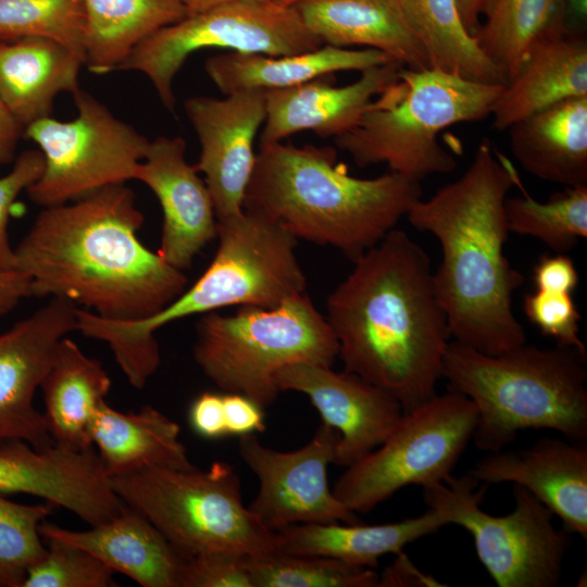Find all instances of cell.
I'll list each match as a JSON object with an SVG mask.
<instances>
[{
  "label": "cell",
  "instance_id": "cell-1",
  "mask_svg": "<svg viewBox=\"0 0 587 587\" xmlns=\"http://www.w3.org/2000/svg\"><path fill=\"white\" fill-rule=\"evenodd\" d=\"M143 214L125 184L42 208L14 248L32 297H58L108 320L138 321L174 301L187 278L138 238Z\"/></svg>",
  "mask_w": 587,
  "mask_h": 587
},
{
  "label": "cell",
  "instance_id": "cell-2",
  "mask_svg": "<svg viewBox=\"0 0 587 587\" xmlns=\"http://www.w3.org/2000/svg\"><path fill=\"white\" fill-rule=\"evenodd\" d=\"M326 299L344 370L394 395L408 413L434 397L450 341L427 252L391 229L353 261Z\"/></svg>",
  "mask_w": 587,
  "mask_h": 587
},
{
  "label": "cell",
  "instance_id": "cell-3",
  "mask_svg": "<svg viewBox=\"0 0 587 587\" xmlns=\"http://www.w3.org/2000/svg\"><path fill=\"white\" fill-rule=\"evenodd\" d=\"M521 185L509 158L483 139L458 179L414 202L405 215L440 245L441 261L433 278L450 336L487 354L526 342L512 308L524 277L504 254L510 233L504 202Z\"/></svg>",
  "mask_w": 587,
  "mask_h": 587
},
{
  "label": "cell",
  "instance_id": "cell-4",
  "mask_svg": "<svg viewBox=\"0 0 587 587\" xmlns=\"http://www.w3.org/2000/svg\"><path fill=\"white\" fill-rule=\"evenodd\" d=\"M336 152L261 143L243 207L297 240L333 247L353 261L396 228L422 198V187L392 172L352 176Z\"/></svg>",
  "mask_w": 587,
  "mask_h": 587
},
{
  "label": "cell",
  "instance_id": "cell-5",
  "mask_svg": "<svg viewBox=\"0 0 587 587\" xmlns=\"http://www.w3.org/2000/svg\"><path fill=\"white\" fill-rule=\"evenodd\" d=\"M216 239V252L202 275L154 315L113 321L77 310V332L105 342L134 388H143L160 366L155 333L165 325L234 305L274 308L307 292L298 240L277 224L243 210L217 222Z\"/></svg>",
  "mask_w": 587,
  "mask_h": 587
},
{
  "label": "cell",
  "instance_id": "cell-6",
  "mask_svg": "<svg viewBox=\"0 0 587 587\" xmlns=\"http://www.w3.org/2000/svg\"><path fill=\"white\" fill-rule=\"evenodd\" d=\"M441 375L448 389L475 404L472 439L482 451H500L527 428L552 429L576 442L587 439L586 353L576 348L525 342L487 354L452 340Z\"/></svg>",
  "mask_w": 587,
  "mask_h": 587
},
{
  "label": "cell",
  "instance_id": "cell-7",
  "mask_svg": "<svg viewBox=\"0 0 587 587\" xmlns=\"http://www.w3.org/2000/svg\"><path fill=\"white\" fill-rule=\"evenodd\" d=\"M503 86L432 67L402 66L398 80L334 142L360 167L383 163L389 172L416 182L449 174L455 170L457 160L439 143L438 134L449 126L489 116Z\"/></svg>",
  "mask_w": 587,
  "mask_h": 587
},
{
  "label": "cell",
  "instance_id": "cell-8",
  "mask_svg": "<svg viewBox=\"0 0 587 587\" xmlns=\"http://www.w3.org/2000/svg\"><path fill=\"white\" fill-rule=\"evenodd\" d=\"M338 352L325 314L307 292L274 308L208 312L195 325L192 354L202 373L223 391L263 409L282 391L275 379L280 370L298 363L333 366Z\"/></svg>",
  "mask_w": 587,
  "mask_h": 587
},
{
  "label": "cell",
  "instance_id": "cell-9",
  "mask_svg": "<svg viewBox=\"0 0 587 587\" xmlns=\"http://www.w3.org/2000/svg\"><path fill=\"white\" fill-rule=\"evenodd\" d=\"M114 492L145 515L183 559L209 553L262 558L278 551L277 534L243 504L234 467H148L110 477Z\"/></svg>",
  "mask_w": 587,
  "mask_h": 587
},
{
  "label": "cell",
  "instance_id": "cell-10",
  "mask_svg": "<svg viewBox=\"0 0 587 587\" xmlns=\"http://www.w3.org/2000/svg\"><path fill=\"white\" fill-rule=\"evenodd\" d=\"M469 473L423 487L429 509L447 524L466 529L478 560L498 587H554L570 547V533L558 529L553 513L535 496L514 485V509L492 515L480 508L487 484Z\"/></svg>",
  "mask_w": 587,
  "mask_h": 587
},
{
  "label": "cell",
  "instance_id": "cell-11",
  "mask_svg": "<svg viewBox=\"0 0 587 587\" xmlns=\"http://www.w3.org/2000/svg\"><path fill=\"white\" fill-rule=\"evenodd\" d=\"M475 404L448 389L404 413L372 452L336 480L335 497L354 513H367L410 486L444 483L473 437Z\"/></svg>",
  "mask_w": 587,
  "mask_h": 587
},
{
  "label": "cell",
  "instance_id": "cell-12",
  "mask_svg": "<svg viewBox=\"0 0 587 587\" xmlns=\"http://www.w3.org/2000/svg\"><path fill=\"white\" fill-rule=\"evenodd\" d=\"M323 45L294 5L273 0H236L157 30L139 42L117 70L143 73L165 109L174 112V78L195 51L223 48L280 57L304 53Z\"/></svg>",
  "mask_w": 587,
  "mask_h": 587
},
{
  "label": "cell",
  "instance_id": "cell-13",
  "mask_svg": "<svg viewBox=\"0 0 587 587\" xmlns=\"http://www.w3.org/2000/svg\"><path fill=\"white\" fill-rule=\"evenodd\" d=\"M77 116L61 122L51 116L24 128L45 159L40 177L26 189L42 208L77 200L100 188L135 179L150 141L132 125L116 118L93 96L73 93Z\"/></svg>",
  "mask_w": 587,
  "mask_h": 587
},
{
  "label": "cell",
  "instance_id": "cell-14",
  "mask_svg": "<svg viewBox=\"0 0 587 587\" xmlns=\"http://www.w3.org/2000/svg\"><path fill=\"white\" fill-rule=\"evenodd\" d=\"M338 440L324 423L305 446L289 452L263 446L253 433L239 436V455L259 480L250 512L273 532L294 524L358 523L328 485Z\"/></svg>",
  "mask_w": 587,
  "mask_h": 587
},
{
  "label": "cell",
  "instance_id": "cell-15",
  "mask_svg": "<svg viewBox=\"0 0 587 587\" xmlns=\"http://www.w3.org/2000/svg\"><path fill=\"white\" fill-rule=\"evenodd\" d=\"M77 305L58 297L0 333V446L23 440L36 449L54 444L34 404L60 341L77 330Z\"/></svg>",
  "mask_w": 587,
  "mask_h": 587
},
{
  "label": "cell",
  "instance_id": "cell-16",
  "mask_svg": "<svg viewBox=\"0 0 587 587\" xmlns=\"http://www.w3.org/2000/svg\"><path fill=\"white\" fill-rule=\"evenodd\" d=\"M265 91L242 89L221 99L196 96L184 102L201 147L195 167L204 175L217 222L245 210L255 164L253 141L266 115Z\"/></svg>",
  "mask_w": 587,
  "mask_h": 587
},
{
  "label": "cell",
  "instance_id": "cell-17",
  "mask_svg": "<svg viewBox=\"0 0 587 587\" xmlns=\"http://www.w3.org/2000/svg\"><path fill=\"white\" fill-rule=\"evenodd\" d=\"M0 494H26L64 508L90 526L110 521L124 507L93 447L53 444L36 449L23 440L0 446Z\"/></svg>",
  "mask_w": 587,
  "mask_h": 587
},
{
  "label": "cell",
  "instance_id": "cell-18",
  "mask_svg": "<svg viewBox=\"0 0 587 587\" xmlns=\"http://www.w3.org/2000/svg\"><path fill=\"white\" fill-rule=\"evenodd\" d=\"M280 390L305 395L322 423L339 434L334 463L350 466L391 434L404 414L399 400L384 388L349 371L298 363L275 376Z\"/></svg>",
  "mask_w": 587,
  "mask_h": 587
},
{
  "label": "cell",
  "instance_id": "cell-19",
  "mask_svg": "<svg viewBox=\"0 0 587 587\" xmlns=\"http://www.w3.org/2000/svg\"><path fill=\"white\" fill-rule=\"evenodd\" d=\"M183 137L159 136L150 141L135 179L158 198L162 233L158 253L173 267L190 268L196 255L217 237V220L209 188L185 158Z\"/></svg>",
  "mask_w": 587,
  "mask_h": 587
},
{
  "label": "cell",
  "instance_id": "cell-20",
  "mask_svg": "<svg viewBox=\"0 0 587 587\" xmlns=\"http://www.w3.org/2000/svg\"><path fill=\"white\" fill-rule=\"evenodd\" d=\"M479 483H512L542 502L570 534L587 538V447L542 438L532 447L487 453L467 472Z\"/></svg>",
  "mask_w": 587,
  "mask_h": 587
},
{
  "label": "cell",
  "instance_id": "cell-21",
  "mask_svg": "<svg viewBox=\"0 0 587 587\" xmlns=\"http://www.w3.org/2000/svg\"><path fill=\"white\" fill-rule=\"evenodd\" d=\"M396 61L361 72L353 83L336 87L333 74L303 84L265 91V121L261 143L279 142L301 130L319 137H338L350 130L371 102L398 80Z\"/></svg>",
  "mask_w": 587,
  "mask_h": 587
},
{
  "label": "cell",
  "instance_id": "cell-22",
  "mask_svg": "<svg viewBox=\"0 0 587 587\" xmlns=\"http://www.w3.org/2000/svg\"><path fill=\"white\" fill-rule=\"evenodd\" d=\"M39 533L42 539L85 549L142 587H179L184 559L145 515L125 503L116 516L89 529L72 530L43 521Z\"/></svg>",
  "mask_w": 587,
  "mask_h": 587
},
{
  "label": "cell",
  "instance_id": "cell-23",
  "mask_svg": "<svg viewBox=\"0 0 587 587\" xmlns=\"http://www.w3.org/2000/svg\"><path fill=\"white\" fill-rule=\"evenodd\" d=\"M294 7L324 45L361 46L382 51L408 68H430L400 0H300Z\"/></svg>",
  "mask_w": 587,
  "mask_h": 587
},
{
  "label": "cell",
  "instance_id": "cell-24",
  "mask_svg": "<svg viewBox=\"0 0 587 587\" xmlns=\"http://www.w3.org/2000/svg\"><path fill=\"white\" fill-rule=\"evenodd\" d=\"M587 96V41L566 33L538 45L502 88L490 115L497 130L508 128L565 99Z\"/></svg>",
  "mask_w": 587,
  "mask_h": 587
},
{
  "label": "cell",
  "instance_id": "cell-25",
  "mask_svg": "<svg viewBox=\"0 0 587 587\" xmlns=\"http://www.w3.org/2000/svg\"><path fill=\"white\" fill-rule=\"evenodd\" d=\"M508 130L525 171L564 187L587 186V96L557 102Z\"/></svg>",
  "mask_w": 587,
  "mask_h": 587
},
{
  "label": "cell",
  "instance_id": "cell-26",
  "mask_svg": "<svg viewBox=\"0 0 587 587\" xmlns=\"http://www.w3.org/2000/svg\"><path fill=\"white\" fill-rule=\"evenodd\" d=\"M84 64L61 43L41 37L0 40V99L27 125L51 116L54 98L79 88Z\"/></svg>",
  "mask_w": 587,
  "mask_h": 587
},
{
  "label": "cell",
  "instance_id": "cell-27",
  "mask_svg": "<svg viewBox=\"0 0 587 587\" xmlns=\"http://www.w3.org/2000/svg\"><path fill=\"white\" fill-rule=\"evenodd\" d=\"M375 49H350L323 45L294 55L232 51L209 58L204 70L213 84L228 95L242 89H282L340 71H364L388 63Z\"/></svg>",
  "mask_w": 587,
  "mask_h": 587
},
{
  "label": "cell",
  "instance_id": "cell-28",
  "mask_svg": "<svg viewBox=\"0 0 587 587\" xmlns=\"http://www.w3.org/2000/svg\"><path fill=\"white\" fill-rule=\"evenodd\" d=\"M179 434V425L153 407L123 413L105 400L91 425V441L109 477L148 467H195Z\"/></svg>",
  "mask_w": 587,
  "mask_h": 587
},
{
  "label": "cell",
  "instance_id": "cell-29",
  "mask_svg": "<svg viewBox=\"0 0 587 587\" xmlns=\"http://www.w3.org/2000/svg\"><path fill=\"white\" fill-rule=\"evenodd\" d=\"M447 525L437 511L429 509L415 517L398 522L363 525L358 523L294 524L276 532L278 551L288 554L321 555L376 569L385 554L403 548Z\"/></svg>",
  "mask_w": 587,
  "mask_h": 587
},
{
  "label": "cell",
  "instance_id": "cell-30",
  "mask_svg": "<svg viewBox=\"0 0 587 587\" xmlns=\"http://www.w3.org/2000/svg\"><path fill=\"white\" fill-rule=\"evenodd\" d=\"M110 388L111 378L101 362L64 337L40 385L54 444L78 450L92 447V421Z\"/></svg>",
  "mask_w": 587,
  "mask_h": 587
},
{
  "label": "cell",
  "instance_id": "cell-31",
  "mask_svg": "<svg viewBox=\"0 0 587 587\" xmlns=\"http://www.w3.org/2000/svg\"><path fill=\"white\" fill-rule=\"evenodd\" d=\"M85 53L90 72L117 70L157 30L186 17L179 0H83Z\"/></svg>",
  "mask_w": 587,
  "mask_h": 587
},
{
  "label": "cell",
  "instance_id": "cell-32",
  "mask_svg": "<svg viewBox=\"0 0 587 587\" xmlns=\"http://www.w3.org/2000/svg\"><path fill=\"white\" fill-rule=\"evenodd\" d=\"M473 35L505 84L540 43L571 33L564 0H492Z\"/></svg>",
  "mask_w": 587,
  "mask_h": 587
},
{
  "label": "cell",
  "instance_id": "cell-33",
  "mask_svg": "<svg viewBox=\"0 0 587 587\" xmlns=\"http://www.w3.org/2000/svg\"><path fill=\"white\" fill-rule=\"evenodd\" d=\"M400 1L432 68L478 83L505 85L501 73L464 27L455 0Z\"/></svg>",
  "mask_w": 587,
  "mask_h": 587
},
{
  "label": "cell",
  "instance_id": "cell-34",
  "mask_svg": "<svg viewBox=\"0 0 587 587\" xmlns=\"http://www.w3.org/2000/svg\"><path fill=\"white\" fill-rule=\"evenodd\" d=\"M522 191L504 202L510 233L535 237L558 253L587 237V186L565 187L545 202Z\"/></svg>",
  "mask_w": 587,
  "mask_h": 587
},
{
  "label": "cell",
  "instance_id": "cell-35",
  "mask_svg": "<svg viewBox=\"0 0 587 587\" xmlns=\"http://www.w3.org/2000/svg\"><path fill=\"white\" fill-rule=\"evenodd\" d=\"M24 37L54 40L85 64L83 0H0V40Z\"/></svg>",
  "mask_w": 587,
  "mask_h": 587
},
{
  "label": "cell",
  "instance_id": "cell-36",
  "mask_svg": "<svg viewBox=\"0 0 587 587\" xmlns=\"http://www.w3.org/2000/svg\"><path fill=\"white\" fill-rule=\"evenodd\" d=\"M253 587H378L374 569L321 555L276 552L248 558Z\"/></svg>",
  "mask_w": 587,
  "mask_h": 587
},
{
  "label": "cell",
  "instance_id": "cell-37",
  "mask_svg": "<svg viewBox=\"0 0 587 587\" xmlns=\"http://www.w3.org/2000/svg\"><path fill=\"white\" fill-rule=\"evenodd\" d=\"M50 502L24 504L0 494V587H22L28 570L47 547L39 525L52 513Z\"/></svg>",
  "mask_w": 587,
  "mask_h": 587
},
{
  "label": "cell",
  "instance_id": "cell-38",
  "mask_svg": "<svg viewBox=\"0 0 587 587\" xmlns=\"http://www.w3.org/2000/svg\"><path fill=\"white\" fill-rule=\"evenodd\" d=\"M42 558L27 572L22 587H111L114 571L77 546L48 539Z\"/></svg>",
  "mask_w": 587,
  "mask_h": 587
},
{
  "label": "cell",
  "instance_id": "cell-39",
  "mask_svg": "<svg viewBox=\"0 0 587 587\" xmlns=\"http://www.w3.org/2000/svg\"><path fill=\"white\" fill-rule=\"evenodd\" d=\"M524 313L535 326L559 345L576 348L586 353L579 338L580 314L571 294L536 290L524 298Z\"/></svg>",
  "mask_w": 587,
  "mask_h": 587
},
{
  "label": "cell",
  "instance_id": "cell-40",
  "mask_svg": "<svg viewBox=\"0 0 587 587\" xmlns=\"http://www.w3.org/2000/svg\"><path fill=\"white\" fill-rule=\"evenodd\" d=\"M43 167L42 152L26 150L14 160L12 170L0 177V271L16 270L15 251L8 233L10 213L18 195L40 177Z\"/></svg>",
  "mask_w": 587,
  "mask_h": 587
},
{
  "label": "cell",
  "instance_id": "cell-41",
  "mask_svg": "<svg viewBox=\"0 0 587 587\" xmlns=\"http://www.w3.org/2000/svg\"><path fill=\"white\" fill-rule=\"evenodd\" d=\"M248 558L209 553L184 559L179 587H253Z\"/></svg>",
  "mask_w": 587,
  "mask_h": 587
},
{
  "label": "cell",
  "instance_id": "cell-42",
  "mask_svg": "<svg viewBox=\"0 0 587 587\" xmlns=\"http://www.w3.org/2000/svg\"><path fill=\"white\" fill-rule=\"evenodd\" d=\"M534 283L538 290L571 294L578 284V272L565 253L544 255L534 267Z\"/></svg>",
  "mask_w": 587,
  "mask_h": 587
},
{
  "label": "cell",
  "instance_id": "cell-43",
  "mask_svg": "<svg viewBox=\"0 0 587 587\" xmlns=\"http://www.w3.org/2000/svg\"><path fill=\"white\" fill-rule=\"evenodd\" d=\"M188 421L192 430L208 439L227 436L223 395L202 392L190 404Z\"/></svg>",
  "mask_w": 587,
  "mask_h": 587
},
{
  "label": "cell",
  "instance_id": "cell-44",
  "mask_svg": "<svg viewBox=\"0 0 587 587\" xmlns=\"http://www.w3.org/2000/svg\"><path fill=\"white\" fill-rule=\"evenodd\" d=\"M227 436H242L264 432L263 408L246 396L226 392L223 395Z\"/></svg>",
  "mask_w": 587,
  "mask_h": 587
},
{
  "label": "cell",
  "instance_id": "cell-45",
  "mask_svg": "<svg viewBox=\"0 0 587 587\" xmlns=\"http://www.w3.org/2000/svg\"><path fill=\"white\" fill-rule=\"evenodd\" d=\"M445 586L432 575L420 571L401 551L392 564L379 574L378 587H429Z\"/></svg>",
  "mask_w": 587,
  "mask_h": 587
},
{
  "label": "cell",
  "instance_id": "cell-46",
  "mask_svg": "<svg viewBox=\"0 0 587 587\" xmlns=\"http://www.w3.org/2000/svg\"><path fill=\"white\" fill-rule=\"evenodd\" d=\"M28 297H32V287L27 275L17 270L0 271V319Z\"/></svg>",
  "mask_w": 587,
  "mask_h": 587
},
{
  "label": "cell",
  "instance_id": "cell-47",
  "mask_svg": "<svg viewBox=\"0 0 587 587\" xmlns=\"http://www.w3.org/2000/svg\"><path fill=\"white\" fill-rule=\"evenodd\" d=\"M24 134V127L0 99V165L14 160L17 142Z\"/></svg>",
  "mask_w": 587,
  "mask_h": 587
},
{
  "label": "cell",
  "instance_id": "cell-48",
  "mask_svg": "<svg viewBox=\"0 0 587 587\" xmlns=\"http://www.w3.org/2000/svg\"><path fill=\"white\" fill-rule=\"evenodd\" d=\"M492 0H455L461 21L466 30L473 36L480 26Z\"/></svg>",
  "mask_w": 587,
  "mask_h": 587
},
{
  "label": "cell",
  "instance_id": "cell-49",
  "mask_svg": "<svg viewBox=\"0 0 587 587\" xmlns=\"http://www.w3.org/2000/svg\"><path fill=\"white\" fill-rule=\"evenodd\" d=\"M566 21L569 32L573 33V22L575 21V27H582L583 22L586 20V0H564ZM576 34V33H575Z\"/></svg>",
  "mask_w": 587,
  "mask_h": 587
},
{
  "label": "cell",
  "instance_id": "cell-50",
  "mask_svg": "<svg viewBox=\"0 0 587 587\" xmlns=\"http://www.w3.org/2000/svg\"><path fill=\"white\" fill-rule=\"evenodd\" d=\"M183 4L186 16L201 13L220 4L236 0H179Z\"/></svg>",
  "mask_w": 587,
  "mask_h": 587
},
{
  "label": "cell",
  "instance_id": "cell-51",
  "mask_svg": "<svg viewBox=\"0 0 587 587\" xmlns=\"http://www.w3.org/2000/svg\"><path fill=\"white\" fill-rule=\"evenodd\" d=\"M273 1H275L276 3L283 4V5H294L295 3H297L300 0H273Z\"/></svg>",
  "mask_w": 587,
  "mask_h": 587
}]
</instances>
